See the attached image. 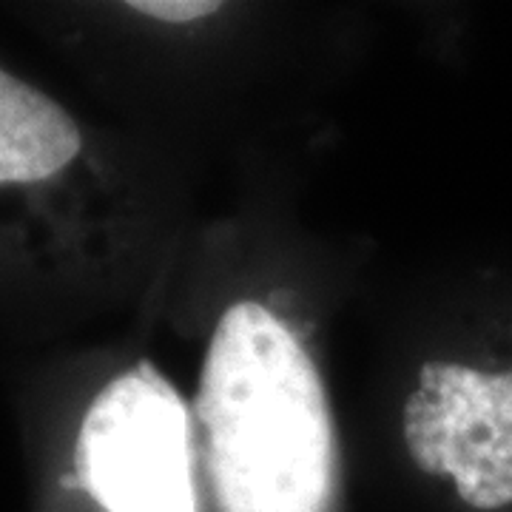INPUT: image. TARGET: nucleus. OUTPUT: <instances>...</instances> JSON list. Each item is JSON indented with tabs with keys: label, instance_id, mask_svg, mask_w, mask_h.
<instances>
[{
	"label": "nucleus",
	"instance_id": "nucleus-1",
	"mask_svg": "<svg viewBox=\"0 0 512 512\" xmlns=\"http://www.w3.org/2000/svg\"><path fill=\"white\" fill-rule=\"evenodd\" d=\"M202 456L222 512H325L333 424L319 370L259 302L222 313L197 390Z\"/></svg>",
	"mask_w": 512,
	"mask_h": 512
},
{
	"label": "nucleus",
	"instance_id": "nucleus-2",
	"mask_svg": "<svg viewBox=\"0 0 512 512\" xmlns=\"http://www.w3.org/2000/svg\"><path fill=\"white\" fill-rule=\"evenodd\" d=\"M74 470L109 512H197L180 393L148 362L111 379L80 424Z\"/></svg>",
	"mask_w": 512,
	"mask_h": 512
},
{
	"label": "nucleus",
	"instance_id": "nucleus-3",
	"mask_svg": "<svg viewBox=\"0 0 512 512\" xmlns=\"http://www.w3.org/2000/svg\"><path fill=\"white\" fill-rule=\"evenodd\" d=\"M404 444L430 476H450L476 510L512 504V370L427 362L404 402Z\"/></svg>",
	"mask_w": 512,
	"mask_h": 512
},
{
	"label": "nucleus",
	"instance_id": "nucleus-4",
	"mask_svg": "<svg viewBox=\"0 0 512 512\" xmlns=\"http://www.w3.org/2000/svg\"><path fill=\"white\" fill-rule=\"evenodd\" d=\"M80 143L69 111L0 69V185L55 177L80 154Z\"/></svg>",
	"mask_w": 512,
	"mask_h": 512
},
{
	"label": "nucleus",
	"instance_id": "nucleus-5",
	"mask_svg": "<svg viewBox=\"0 0 512 512\" xmlns=\"http://www.w3.org/2000/svg\"><path fill=\"white\" fill-rule=\"evenodd\" d=\"M128 9H134L146 18L163 20V23H191V20L220 12L222 3H214V0H134V3H128Z\"/></svg>",
	"mask_w": 512,
	"mask_h": 512
}]
</instances>
